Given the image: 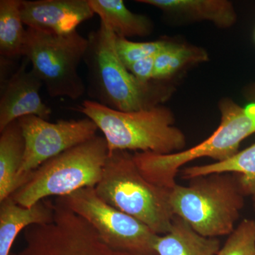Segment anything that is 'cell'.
Masks as SVG:
<instances>
[{
  "mask_svg": "<svg viewBox=\"0 0 255 255\" xmlns=\"http://www.w3.org/2000/svg\"><path fill=\"white\" fill-rule=\"evenodd\" d=\"M116 39L114 32L102 23L87 37L83 61L90 97L119 112L149 110L168 100L173 87L162 80L142 82L135 78L119 58Z\"/></svg>",
  "mask_w": 255,
  "mask_h": 255,
  "instance_id": "1",
  "label": "cell"
},
{
  "mask_svg": "<svg viewBox=\"0 0 255 255\" xmlns=\"http://www.w3.org/2000/svg\"><path fill=\"white\" fill-rule=\"evenodd\" d=\"M91 119L104 134L109 152L132 150L167 155L184 150L187 138L174 126V114L160 105L137 112H119L93 100L76 110Z\"/></svg>",
  "mask_w": 255,
  "mask_h": 255,
  "instance_id": "2",
  "label": "cell"
},
{
  "mask_svg": "<svg viewBox=\"0 0 255 255\" xmlns=\"http://www.w3.org/2000/svg\"><path fill=\"white\" fill-rule=\"evenodd\" d=\"M219 107L221 124L201 143L167 155L134 152V160L144 177L155 185L172 189L177 184L179 169L188 162L201 157L222 162L238 153L242 141L255 132V103L242 107L231 99L225 98L220 101Z\"/></svg>",
  "mask_w": 255,
  "mask_h": 255,
  "instance_id": "3",
  "label": "cell"
},
{
  "mask_svg": "<svg viewBox=\"0 0 255 255\" xmlns=\"http://www.w3.org/2000/svg\"><path fill=\"white\" fill-rule=\"evenodd\" d=\"M189 181L187 186L177 184L170 189L174 216L205 237L229 236L245 205L238 174L213 173Z\"/></svg>",
  "mask_w": 255,
  "mask_h": 255,
  "instance_id": "4",
  "label": "cell"
},
{
  "mask_svg": "<svg viewBox=\"0 0 255 255\" xmlns=\"http://www.w3.org/2000/svg\"><path fill=\"white\" fill-rule=\"evenodd\" d=\"M95 190L107 204L144 223L155 234H165L174 215L170 189L146 179L128 151L110 152Z\"/></svg>",
  "mask_w": 255,
  "mask_h": 255,
  "instance_id": "5",
  "label": "cell"
},
{
  "mask_svg": "<svg viewBox=\"0 0 255 255\" xmlns=\"http://www.w3.org/2000/svg\"><path fill=\"white\" fill-rule=\"evenodd\" d=\"M109 154L105 137L96 135L42 164L11 196L16 204L31 207L49 196L60 197L83 188L95 187L102 179Z\"/></svg>",
  "mask_w": 255,
  "mask_h": 255,
  "instance_id": "6",
  "label": "cell"
},
{
  "mask_svg": "<svg viewBox=\"0 0 255 255\" xmlns=\"http://www.w3.org/2000/svg\"><path fill=\"white\" fill-rule=\"evenodd\" d=\"M88 41L75 31L55 35L27 28L24 56L39 77L51 97H68L75 100L86 92L78 73Z\"/></svg>",
  "mask_w": 255,
  "mask_h": 255,
  "instance_id": "7",
  "label": "cell"
},
{
  "mask_svg": "<svg viewBox=\"0 0 255 255\" xmlns=\"http://www.w3.org/2000/svg\"><path fill=\"white\" fill-rule=\"evenodd\" d=\"M57 202L83 218L108 246L117 251L156 255L155 234L135 218L102 200L95 187H86L57 197Z\"/></svg>",
  "mask_w": 255,
  "mask_h": 255,
  "instance_id": "8",
  "label": "cell"
},
{
  "mask_svg": "<svg viewBox=\"0 0 255 255\" xmlns=\"http://www.w3.org/2000/svg\"><path fill=\"white\" fill-rule=\"evenodd\" d=\"M23 236L22 249L9 255H145L114 249L83 218L56 201L53 221L32 225Z\"/></svg>",
  "mask_w": 255,
  "mask_h": 255,
  "instance_id": "9",
  "label": "cell"
},
{
  "mask_svg": "<svg viewBox=\"0 0 255 255\" xmlns=\"http://www.w3.org/2000/svg\"><path fill=\"white\" fill-rule=\"evenodd\" d=\"M17 121L26 145L19 175L33 172L49 159L93 138L99 130L87 117L50 123L36 116H26Z\"/></svg>",
  "mask_w": 255,
  "mask_h": 255,
  "instance_id": "10",
  "label": "cell"
},
{
  "mask_svg": "<svg viewBox=\"0 0 255 255\" xmlns=\"http://www.w3.org/2000/svg\"><path fill=\"white\" fill-rule=\"evenodd\" d=\"M20 9L28 28L55 35L76 31L95 15L89 0H21Z\"/></svg>",
  "mask_w": 255,
  "mask_h": 255,
  "instance_id": "11",
  "label": "cell"
},
{
  "mask_svg": "<svg viewBox=\"0 0 255 255\" xmlns=\"http://www.w3.org/2000/svg\"><path fill=\"white\" fill-rule=\"evenodd\" d=\"M43 85L32 69L26 70L25 64L3 81L0 96V132L26 116H36L45 120L49 118L51 109L40 97Z\"/></svg>",
  "mask_w": 255,
  "mask_h": 255,
  "instance_id": "12",
  "label": "cell"
},
{
  "mask_svg": "<svg viewBox=\"0 0 255 255\" xmlns=\"http://www.w3.org/2000/svg\"><path fill=\"white\" fill-rule=\"evenodd\" d=\"M54 204L44 200L31 207L16 204L11 196L0 202V255H9L18 233L32 225L53 221Z\"/></svg>",
  "mask_w": 255,
  "mask_h": 255,
  "instance_id": "13",
  "label": "cell"
},
{
  "mask_svg": "<svg viewBox=\"0 0 255 255\" xmlns=\"http://www.w3.org/2000/svg\"><path fill=\"white\" fill-rule=\"evenodd\" d=\"M0 202L27 183L33 172L19 175L24 157V137L18 121L0 132Z\"/></svg>",
  "mask_w": 255,
  "mask_h": 255,
  "instance_id": "14",
  "label": "cell"
},
{
  "mask_svg": "<svg viewBox=\"0 0 255 255\" xmlns=\"http://www.w3.org/2000/svg\"><path fill=\"white\" fill-rule=\"evenodd\" d=\"M167 14L191 20H205L220 28H230L237 21L232 2L227 0H138Z\"/></svg>",
  "mask_w": 255,
  "mask_h": 255,
  "instance_id": "15",
  "label": "cell"
},
{
  "mask_svg": "<svg viewBox=\"0 0 255 255\" xmlns=\"http://www.w3.org/2000/svg\"><path fill=\"white\" fill-rule=\"evenodd\" d=\"M221 248L218 238L201 236L177 216L169 232L158 235L154 246L157 255H217Z\"/></svg>",
  "mask_w": 255,
  "mask_h": 255,
  "instance_id": "16",
  "label": "cell"
},
{
  "mask_svg": "<svg viewBox=\"0 0 255 255\" xmlns=\"http://www.w3.org/2000/svg\"><path fill=\"white\" fill-rule=\"evenodd\" d=\"M101 23L122 38L143 37L150 35L153 30L152 21L144 14L130 11L122 0H89Z\"/></svg>",
  "mask_w": 255,
  "mask_h": 255,
  "instance_id": "17",
  "label": "cell"
},
{
  "mask_svg": "<svg viewBox=\"0 0 255 255\" xmlns=\"http://www.w3.org/2000/svg\"><path fill=\"white\" fill-rule=\"evenodd\" d=\"M181 172L186 180L213 173L237 174L242 191L251 198L255 209V143L226 160L186 167Z\"/></svg>",
  "mask_w": 255,
  "mask_h": 255,
  "instance_id": "18",
  "label": "cell"
},
{
  "mask_svg": "<svg viewBox=\"0 0 255 255\" xmlns=\"http://www.w3.org/2000/svg\"><path fill=\"white\" fill-rule=\"evenodd\" d=\"M21 1H0V54L4 59H14L24 54L27 29L23 27Z\"/></svg>",
  "mask_w": 255,
  "mask_h": 255,
  "instance_id": "19",
  "label": "cell"
},
{
  "mask_svg": "<svg viewBox=\"0 0 255 255\" xmlns=\"http://www.w3.org/2000/svg\"><path fill=\"white\" fill-rule=\"evenodd\" d=\"M209 60L207 52L198 47L169 41L156 55L153 80H168L181 69Z\"/></svg>",
  "mask_w": 255,
  "mask_h": 255,
  "instance_id": "20",
  "label": "cell"
},
{
  "mask_svg": "<svg viewBox=\"0 0 255 255\" xmlns=\"http://www.w3.org/2000/svg\"><path fill=\"white\" fill-rule=\"evenodd\" d=\"M217 255H255V220L244 219L236 226Z\"/></svg>",
  "mask_w": 255,
  "mask_h": 255,
  "instance_id": "21",
  "label": "cell"
},
{
  "mask_svg": "<svg viewBox=\"0 0 255 255\" xmlns=\"http://www.w3.org/2000/svg\"><path fill=\"white\" fill-rule=\"evenodd\" d=\"M169 42L166 40L135 42L117 36L116 48L122 63L127 67L138 60L158 54L168 45Z\"/></svg>",
  "mask_w": 255,
  "mask_h": 255,
  "instance_id": "22",
  "label": "cell"
},
{
  "mask_svg": "<svg viewBox=\"0 0 255 255\" xmlns=\"http://www.w3.org/2000/svg\"><path fill=\"white\" fill-rule=\"evenodd\" d=\"M157 55L138 60L127 68L138 80L142 82L152 81L153 80L155 57Z\"/></svg>",
  "mask_w": 255,
  "mask_h": 255,
  "instance_id": "23",
  "label": "cell"
},
{
  "mask_svg": "<svg viewBox=\"0 0 255 255\" xmlns=\"http://www.w3.org/2000/svg\"><path fill=\"white\" fill-rule=\"evenodd\" d=\"M244 95L251 103H255V82L245 89Z\"/></svg>",
  "mask_w": 255,
  "mask_h": 255,
  "instance_id": "24",
  "label": "cell"
}]
</instances>
